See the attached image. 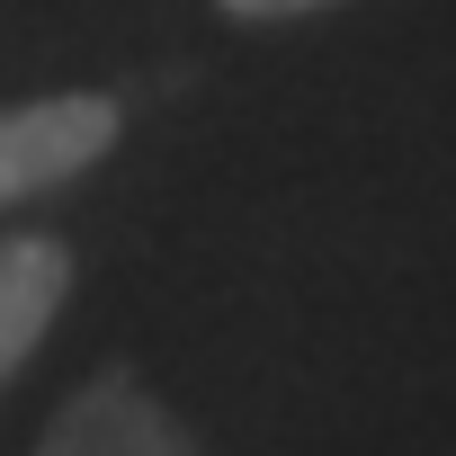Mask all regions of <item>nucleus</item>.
<instances>
[{"label":"nucleus","instance_id":"nucleus-2","mask_svg":"<svg viewBox=\"0 0 456 456\" xmlns=\"http://www.w3.org/2000/svg\"><path fill=\"white\" fill-rule=\"evenodd\" d=\"M28 456H206V447L134 367H99L90 385H72L54 403V420Z\"/></svg>","mask_w":456,"mask_h":456},{"label":"nucleus","instance_id":"nucleus-3","mask_svg":"<svg viewBox=\"0 0 456 456\" xmlns=\"http://www.w3.org/2000/svg\"><path fill=\"white\" fill-rule=\"evenodd\" d=\"M63 305H72V242L63 233H10L0 242V385L45 349Z\"/></svg>","mask_w":456,"mask_h":456},{"label":"nucleus","instance_id":"nucleus-4","mask_svg":"<svg viewBox=\"0 0 456 456\" xmlns=\"http://www.w3.org/2000/svg\"><path fill=\"white\" fill-rule=\"evenodd\" d=\"M224 19H242V28H278V19H314V10H331V0H215Z\"/></svg>","mask_w":456,"mask_h":456},{"label":"nucleus","instance_id":"nucleus-1","mask_svg":"<svg viewBox=\"0 0 456 456\" xmlns=\"http://www.w3.org/2000/svg\"><path fill=\"white\" fill-rule=\"evenodd\" d=\"M126 134V108L99 90H54V99H19L0 108V206L72 188L81 170H99Z\"/></svg>","mask_w":456,"mask_h":456}]
</instances>
